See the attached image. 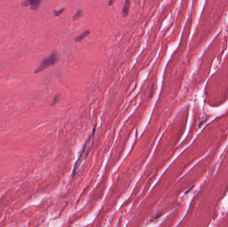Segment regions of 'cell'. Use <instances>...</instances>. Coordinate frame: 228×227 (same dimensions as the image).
Segmentation results:
<instances>
[{
  "instance_id": "8",
  "label": "cell",
  "mask_w": 228,
  "mask_h": 227,
  "mask_svg": "<svg viewBox=\"0 0 228 227\" xmlns=\"http://www.w3.org/2000/svg\"><path fill=\"white\" fill-rule=\"evenodd\" d=\"M114 3V1H110L109 2V3H108V4H109V6H111L112 3Z\"/></svg>"
},
{
  "instance_id": "1",
  "label": "cell",
  "mask_w": 228,
  "mask_h": 227,
  "mask_svg": "<svg viewBox=\"0 0 228 227\" xmlns=\"http://www.w3.org/2000/svg\"><path fill=\"white\" fill-rule=\"evenodd\" d=\"M58 60L59 56L58 54H57V53L56 51H53L51 53V55L47 57H45V59L42 60L41 63H40L39 66H38V67L36 68L34 73L35 74H38V73L44 71L46 68L53 66V65H55L57 61H58Z\"/></svg>"
},
{
  "instance_id": "4",
  "label": "cell",
  "mask_w": 228,
  "mask_h": 227,
  "mask_svg": "<svg viewBox=\"0 0 228 227\" xmlns=\"http://www.w3.org/2000/svg\"><path fill=\"white\" fill-rule=\"evenodd\" d=\"M90 34V30H87V31H85L84 32H83L82 33H81L79 36H78V37H76V38L75 39V41H77V42H79L81 41H82L83 40H84L85 38H86L87 36H88Z\"/></svg>"
},
{
  "instance_id": "6",
  "label": "cell",
  "mask_w": 228,
  "mask_h": 227,
  "mask_svg": "<svg viewBox=\"0 0 228 227\" xmlns=\"http://www.w3.org/2000/svg\"><path fill=\"white\" fill-rule=\"evenodd\" d=\"M64 9H65L63 8V9H60V10H54V11H53L54 16H55V17L59 16L60 15H61V13H62L64 12Z\"/></svg>"
},
{
  "instance_id": "3",
  "label": "cell",
  "mask_w": 228,
  "mask_h": 227,
  "mask_svg": "<svg viewBox=\"0 0 228 227\" xmlns=\"http://www.w3.org/2000/svg\"><path fill=\"white\" fill-rule=\"evenodd\" d=\"M130 4H131V2L129 1H128V0L126 1L125 3H124V6H123V9H122V13H123V16H124V17H126L127 15L128 14L129 9V7H130Z\"/></svg>"
},
{
  "instance_id": "7",
  "label": "cell",
  "mask_w": 228,
  "mask_h": 227,
  "mask_svg": "<svg viewBox=\"0 0 228 227\" xmlns=\"http://www.w3.org/2000/svg\"><path fill=\"white\" fill-rule=\"evenodd\" d=\"M59 101H60V97H59L58 95H56L55 97H53V100H52V103L51 104V105L52 106V105H56V104H57V103H58Z\"/></svg>"
},
{
  "instance_id": "5",
  "label": "cell",
  "mask_w": 228,
  "mask_h": 227,
  "mask_svg": "<svg viewBox=\"0 0 228 227\" xmlns=\"http://www.w3.org/2000/svg\"><path fill=\"white\" fill-rule=\"evenodd\" d=\"M83 15V11L82 9H78L76 11V13L74 14V15L73 16V21H76L79 20V19Z\"/></svg>"
},
{
  "instance_id": "2",
  "label": "cell",
  "mask_w": 228,
  "mask_h": 227,
  "mask_svg": "<svg viewBox=\"0 0 228 227\" xmlns=\"http://www.w3.org/2000/svg\"><path fill=\"white\" fill-rule=\"evenodd\" d=\"M41 2L39 0H28V1H24L21 3L23 6H30L31 9L33 11L37 10L39 8Z\"/></svg>"
}]
</instances>
